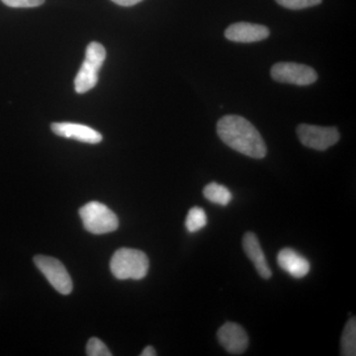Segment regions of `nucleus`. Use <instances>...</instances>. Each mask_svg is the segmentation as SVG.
Masks as SVG:
<instances>
[{
    "label": "nucleus",
    "instance_id": "nucleus-1",
    "mask_svg": "<svg viewBox=\"0 0 356 356\" xmlns=\"http://www.w3.org/2000/svg\"><path fill=\"white\" fill-rule=\"evenodd\" d=\"M220 139L238 153L261 159L266 156V142L257 129L238 115H226L217 123Z\"/></svg>",
    "mask_w": 356,
    "mask_h": 356
},
{
    "label": "nucleus",
    "instance_id": "nucleus-2",
    "mask_svg": "<svg viewBox=\"0 0 356 356\" xmlns=\"http://www.w3.org/2000/svg\"><path fill=\"white\" fill-rule=\"evenodd\" d=\"M149 262L142 250L123 248L117 250L110 261V269L119 280H140L146 277Z\"/></svg>",
    "mask_w": 356,
    "mask_h": 356
},
{
    "label": "nucleus",
    "instance_id": "nucleus-3",
    "mask_svg": "<svg viewBox=\"0 0 356 356\" xmlns=\"http://www.w3.org/2000/svg\"><path fill=\"white\" fill-rule=\"evenodd\" d=\"M106 58V50L103 44L97 42H91L86 48L81 69L74 79V89L79 95L88 92L98 83V72L104 64Z\"/></svg>",
    "mask_w": 356,
    "mask_h": 356
},
{
    "label": "nucleus",
    "instance_id": "nucleus-4",
    "mask_svg": "<svg viewBox=\"0 0 356 356\" xmlns=\"http://www.w3.org/2000/svg\"><path fill=\"white\" fill-rule=\"evenodd\" d=\"M84 229L93 235H103L116 231L119 220L113 211L104 204L91 201L79 209Z\"/></svg>",
    "mask_w": 356,
    "mask_h": 356
},
{
    "label": "nucleus",
    "instance_id": "nucleus-5",
    "mask_svg": "<svg viewBox=\"0 0 356 356\" xmlns=\"http://www.w3.org/2000/svg\"><path fill=\"white\" fill-rule=\"evenodd\" d=\"M271 77L280 83L305 86L316 83L318 74L309 65L296 63H278L271 67Z\"/></svg>",
    "mask_w": 356,
    "mask_h": 356
},
{
    "label": "nucleus",
    "instance_id": "nucleus-6",
    "mask_svg": "<svg viewBox=\"0 0 356 356\" xmlns=\"http://www.w3.org/2000/svg\"><path fill=\"white\" fill-rule=\"evenodd\" d=\"M34 262L40 271L44 274L49 283L63 295H69L72 291V280L64 264L55 257L37 255Z\"/></svg>",
    "mask_w": 356,
    "mask_h": 356
},
{
    "label": "nucleus",
    "instance_id": "nucleus-7",
    "mask_svg": "<svg viewBox=\"0 0 356 356\" xmlns=\"http://www.w3.org/2000/svg\"><path fill=\"white\" fill-rule=\"evenodd\" d=\"M297 135L301 144L316 151H325L336 145L341 138L339 130L334 127L300 124Z\"/></svg>",
    "mask_w": 356,
    "mask_h": 356
},
{
    "label": "nucleus",
    "instance_id": "nucleus-8",
    "mask_svg": "<svg viewBox=\"0 0 356 356\" xmlns=\"http://www.w3.org/2000/svg\"><path fill=\"white\" fill-rule=\"evenodd\" d=\"M217 337L225 350L231 355H242L247 350L250 343L247 332L235 323H226L222 325L218 331Z\"/></svg>",
    "mask_w": 356,
    "mask_h": 356
},
{
    "label": "nucleus",
    "instance_id": "nucleus-9",
    "mask_svg": "<svg viewBox=\"0 0 356 356\" xmlns=\"http://www.w3.org/2000/svg\"><path fill=\"white\" fill-rule=\"evenodd\" d=\"M51 129L58 137L79 140L86 144H99L103 139L102 134L83 124L62 122V123L51 124Z\"/></svg>",
    "mask_w": 356,
    "mask_h": 356
},
{
    "label": "nucleus",
    "instance_id": "nucleus-10",
    "mask_svg": "<svg viewBox=\"0 0 356 356\" xmlns=\"http://www.w3.org/2000/svg\"><path fill=\"white\" fill-rule=\"evenodd\" d=\"M270 31L264 25L238 22L229 25L225 31V37L236 43H254L268 38Z\"/></svg>",
    "mask_w": 356,
    "mask_h": 356
},
{
    "label": "nucleus",
    "instance_id": "nucleus-11",
    "mask_svg": "<svg viewBox=\"0 0 356 356\" xmlns=\"http://www.w3.org/2000/svg\"><path fill=\"white\" fill-rule=\"evenodd\" d=\"M277 264L282 270L297 280L305 277L310 273V262L293 248H285L281 250L278 252Z\"/></svg>",
    "mask_w": 356,
    "mask_h": 356
},
{
    "label": "nucleus",
    "instance_id": "nucleus-12",
    "mask_svg": "<svg viewBox=\"0 0 356 356\" xmlns=\"http://www.w3.org/2000/svg\"><path fill=\"white\" fill-rule=\"evenodd\" d=\"M243 247L245 254L248 255L250 261L254 264L257 273L261 276L264 280H269L273 276V271L267 264L266 254L262 250L259 238L252 232H248L243 238Z\"/></svg>",
    "mask_w": 356,
    "mask_h": 356
},
{
    "label": "nucleus",
    "instance_id": "nucleus-13",
    "mask_svg": "<svg viewBox=\"0 0 356 356\" xmlns=\"http://www.w3.org/2000/svg\"><path fill=\"white\" fill-rule=\"evenodd\" d=\"M204 197L210 202L218 204V205L227 206L233 199L231 191L224 185L211 182L206 185L203 191Z\"/></svg>",
    "mask_w": 356,
    "mask_h": 356
},
{
    "label": "nucleus",
    "instance_id": "nucleus-14",
    "mask_svg": "<svg viewBox=\"0 0 356 356\" xmlns=\"http://www.w3.org/2000/svg\"><path fill=\"white\" fill-rule=\"evenodd\" d=\"M341 355H356V318L353 317L344 327L341 341Z\"/></svg>",
    "mask_w": 356,
    "mask_h": 356
},
{
    "label": "nucleus",
    "instance_id": "nucleus-15",
    "mask_svg": "<svg viewBox=\"0 0 356 356\" xmlns=\"http://www.w3.org/2000/svg\"><path fill=\"white\" fill-rule=\"evenodd\" d=\"M208 219L205 211L200 207H193L189 210L185 220V227L189 233L193 234L205 228Z\"/></svg>",
    "mask_w": 356,
    "mask_h": 356
},
{
    "label": "nucleus",
    "instance_id": "nucleus-16",
    "mask_svg": "<svg viewBox=\"0 0 356 356\" xmlns=\"http://www.w3.org/2000/svg\"><path fill=\"white\" fill-rule=\"evenodd\" d=\"M86 355L89 356H111L112 353L105 343L97 337L89 339L86 346Z\"/></svg>",
    "mask_w": 356,
    "mask_h": 356
},
{
    "label": "nucleus",
    "instance_id": "nucleus-17",
    "mask_svg": "<svg viewBox=\"0 0 356 356\" xmlns=\"http://www.w3.org/2000/svg\"><path fill=\"white\" fill-rule=\"evenodd\" d=\"M275 1L284 8L301 10V9L318 6L322 3L323 0H275Z\"/></svg>",
    "mask_w": 356,
    "mask_h": 356
},
{
    "label": "nucleus",
    "instance_id": "nucleus-18",
    "mask_svg": "<svg viewBox=\"0 0 356 356\" xmlns=\"http://www.w3.org/2000/svg\"><path fill=\"white\" fill-rule=\"evenodd\" d=\"M6 6L13 8H32L41 6L44 0H1Z\"/></svg>",
    "mask_w": 356,
    "mask_h": 356
},
{
    "label": "nucleus",
    "instance_id": "nucleus-19",
    "mask_svg": "<svg viewBox=\"0 0 356 356\" xmlns=\"http://www.w3.org/2000/svg\"><path fill=\"white\" fill-rule=\"evenodd\" d=\"M111 1H113L114 3L118 4V6H120L129 7L136 6V4L142 2L143 0H111Z\"/></svg>",
    "mask_w": 356,
    "mask_h": 356
},
{
    "label": "nucleus",
    "instance_id": "nucleus-20",
    "mask_svg": "<svg viewBox=\"0 0 356 356\" xmlns=\"http://www.w3.org/2000/svg\"><path fill=\"white\" fill-rule=\"evenodd\" d=\"M156 350L153 348V346H149L143 350V353H140V356H156Z\"/></svg>",
    "mask_w": 356,
    "mask_h": 356
}]
</instances>
